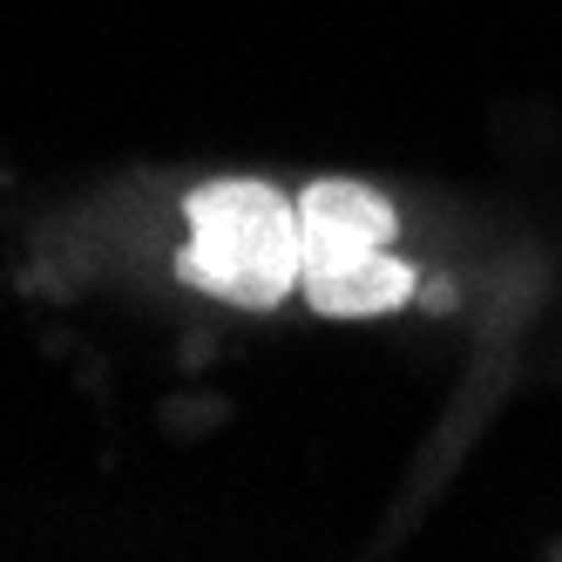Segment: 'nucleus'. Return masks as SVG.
<instances>
[{
    "label": "nucleus",
    "mask_w": 562,
    "mask_h": 562,
    "mask_svg": "<svg viewBox=\"0 0 562 562\" xmlns=\"http://www.w3.org/2000/svg\"><path fill=\"white\" fill-rule=\"evenodd\" d=\"M299 265H305L299 204H285L271 183L224 177V183L190 190V245H183L177 271L196 292L271 312L299 285Z\"/></svg>",
    "instance_id": "1"
},
{
    "label": "nucleus",
    "mask_w": 562,
    "mask_h": 562,
    "mask_svg": "<svg viewBox=\"0 0 562 562\" xmlns=\"http://www.w3.org/2000/svg\"><path fill=\"white\" fill-rule=\"evenodd\" d=\"M393 204L367 183L326 177L299 196V285L326 318H373L414 299V271L393 258Z\"/></svg>",
    "instance_id": "2"
}]
</instances>
